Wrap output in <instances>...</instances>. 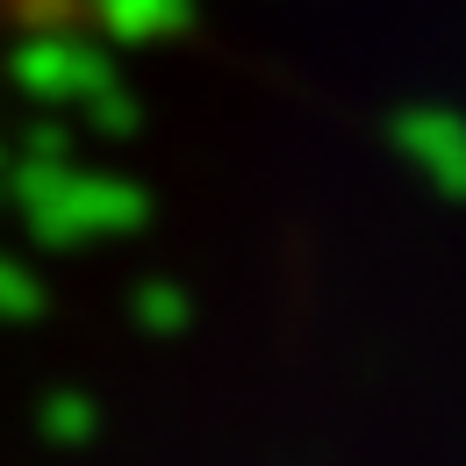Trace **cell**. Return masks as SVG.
Wrapping results in <instances>:
<instances>
[]
</instances>
